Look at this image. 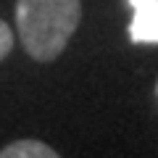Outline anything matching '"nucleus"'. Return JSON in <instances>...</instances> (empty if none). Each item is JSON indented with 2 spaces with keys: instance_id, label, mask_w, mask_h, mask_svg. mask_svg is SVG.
<instances>
[{
  "instance_id": "obj_4",
  "label": "nucleus",
  "mask_w": 158,
  "mask_h": 158,
  "mask_svg": "<svg viewBox=\"0 0 158 158\" xmlns=\"http://www.w3.org/2000/svg\"><path fill=\"white\" fill-rule=\"evenodd\" d=\"M13 48V32L3 19H0V58H6Z\"/></svg>"
},
{
  "instance_id": "obj_3",
  "label": "nucleus",
  "mask_w": 158,
  "mask_h": 158,
  "mask_svg": "<svg viewBox=\"0 0 158 158\" xmlns=\"http://www.w3.org/2000/svg\"><path fill=\"white\" fill-rule=\"evenodd\" d=\"M58 153L40 140H16L0 148V158H56Z\"/></svg>"
},
{
  "instance_id": "obj_1",
  "label": "nucleus",
  "mask_w": 158,
  "mask_h": 158,
  "mask_svg": "<svg viewBox=\"0 0 158 158\" xmlns=\"http://www.w3.org/2000/svg\"><path fill=\"white\" fill-rule=\"evenodd\" d=\"M82 19V0H19L16 29L34 61L50 63L63 53Z\"/></svg>"
},
{
  "instance_id": "obj_2",
  "label": "nucleus",
  "mask_w": 158,
  "mask_h": 158,
  "mask_svg": "<svg viewBox=\"0 0 158 158\" xmlns=\"http://www.w3.org/2000/svg\"><path fill=\"white\" fill-rule=\"evenodd\" d=\"M135 8V21L129 24L132 42L158 45V0H129Z\"/></svg>"
}]
</instances>
